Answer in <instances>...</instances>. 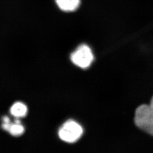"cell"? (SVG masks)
Returning a JSON list of instances; mask_svg holds the SVG:
<instances>
[{"label": "cell", "mask_w": 153, "mask_h": 153, "mask_svg": "<svg viewBox=\"0 0 153 153\" xmlns=\"http://www.w3.org/2000/svg\"><path fill=\"white\" fill-rule=\"evenodd\" d=\"M10 112L11 115L16 117H22L27 114V108L25 104L21 102H17L12 105Z\"/></svg>", "instance_id": "5b68a950"}, {"label": "cell", "mask_w": 153, "mask_h": 153, "mask_svg": "<svg viewBox=\"0 0 153 153\" xmlns=\"http://www.w3.org/2000/svg\"><path fill=\"white\" fill-rule=\"evenodd\" d=\"M149 105H150V108H151V110H152V112L153 115V97L152 99V100H151L150 104H149Z\"/></svg>", "instance_id": "52a82bcc"}, {"label": "cell", "mask_w": 153, "mask_h": 153, "mask_svg": "<svg viewBox=\"0 0 153 153\" xmlns=\"http://www.w3.org/2000/svg\"><path fill=\"white\" fill-rule=\"evenodd\" d=\"M134 121L139 128L153 136V116L149 105L142 104L137 108Z\"/></svg>", "instance_id": "6da1fadb"}, {"label": "cell", "mask_w": 153, "mask_h": 153, "mask_svg": "<svg viewBox=\"0 0 153 153\" xmlns=\"http://www.w3.org/2000/svg\"><path fill=\"white\" fill-rule=\"evenodd\" d=\"M71 59L76 65L85 69L93 62L94 56L90 48L87 45L82 44L71 54Z\"/></svg>", "instance_id": "3957f363"}, {"label": "cell", "mask_w": 153, "mask_h": 153, "mask_svg": "<svg viewBox=\"0 0 153 153\" xmlns=\"http://www.w3.org/2000/svg\"><path fill=\"white\" fill-rule=\"evenodd\" d=\"M82 126L76 121H68L61 127L59 136L62 141L73 143L78 141L83 134Z\"/></svg>", "instance_id": "7a4b0ae2"}, {"label": "cell", "mask_w": 153, "mask_h": 153, "mask_svg": "<svg viewBox=\"0 0 153 153\" xmlns=\"http://www.w3.org/2000/svg\"><path fill=\"white\" fill-rule=\"evenodd\" d=\"M57 5L62 11L73 12L79 7L80 0H55Z\"/></svg>", "instance_id": "277c9868"}, {"label": "cell", "mask_w": 153, "mask_h": 153, "mask_svg": "<svg viewBox=\"0 0 153 153\" xmlns=\"http://www.w3.org/2000/svg\"><path fill=\"white\" fill-rule=\"evenodd\" d=\"M8 131L14 136H21L24 133L25 128L21 124V122L19 120L16 121L15 123L11 124L9 127Z\"/></svg>", "instance_id": "8992f818"}]
</instances>
